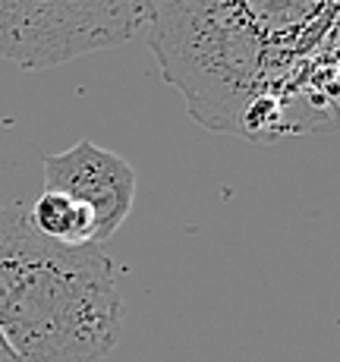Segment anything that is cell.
<instances>
[{
	"instance_id": "cell-1",
	"label": "cell",
	"mask_w": 340,
	"mask_h": 362,
	"mask_svg": "<svg viewBox=\"0 0 340 362\" xmlns=\"http://www.w3.org/2000/svg\"><path fill=\"white\" fill-rule=\"evenodd\" d=\"M340 0H155L148 45L208 132L277 142L334 120Z\"/></svg>"
},
{
	"instance_id": "cell-2",
	"label": "cell",
	"mask_w": 340,
	"mask_h": 362,
	"mask_svg": "<svg viewBox=\"0 0 340 362\" xmlns=\"http://www.w3.org/2000/svg\"><path fill=\"white\" fill-rule=\"evenodd\" d=\"M0 334L19 362H104L123 334V296L101 246H60L0 202Z\"/></svg>"
},
{
	"instance_id": "cell-3",
	"label": "cell",
	"mask_w": 340,
	"mask_h": 362,
	"mask_svg": "<svg viewBox=\"0 0 340 362\" xmlns=\"http://www.w3.org/2000/svg\"><path fill=\"white\" fill-rule=\"evenodd\" d=\"M155 0H16L0 38V60L51 69L133 41Z\"/></svg>"
},
{
	"instance_id": "cell-4",
	"label": "cell",
	"mask_w": 340,
	"mask_h": 362,
	"mask_svg": "<svg viewBox=\"0 0 340 362\" xmlns=\"http://www.w3.org/2000/svg\"><path fill=\"white\" fill-rule=\"evenodd\" d=\"M41 170H45V189L64 192V196L88 205V211L95 214V243L98 246L104 240H114L127 214L133 211V164L95 145L92 139H79L73 148L60 151V155H45Z\"/></svg>"
},
{
	"instance_id": "cell-5",
	"label": "cell",
	"mask_w": 340,
	"mask_h": 362,
	"mask_svg": "<svg viewBox=\"0 0 340 362\" xmlns=\"http://www.w3.org/2000/svg\"><path fill=\"white\" fill-rule=\"evenodd\" d=\"M25 218L41 236L60 243V246H88V243H95V214L88 211V205L64 196V192L41 189V196L32 202V211Z\"/></svg>"
},
{
	"instance_id": "cell-6",
	"label": "cell",
	"mask_w": 340,
	"mask_h": 362,
	"mask_svg": "<svg viewBox=\"0 0 340 362\" xmlns=\"http://www.w3.org/2000/svg\"><path fill=\"white\" fill-rule=\"evenodd\" d=\"M13 4H16V0H0V38H4V29H6V23H10Z\"/></svg>"
},
{
	"instance_id": "cell-7",
	"label": "cell",
	"mask_w": 340,
	"mask_h": 362,
	"mask_svg": "<svg viewBox=\"0 0 340 362\" xmlns=\"http://www.w3.org/2000/svg\"><path fill=\"white\" fill-rule=\"evenodd\" d=\"M0 362H19V356L13 353V346L6 344V337L0 334Z\"/></svg>"
}]
</instances>
